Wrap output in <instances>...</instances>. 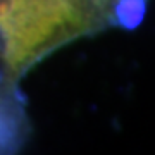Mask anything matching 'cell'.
<instances>
[{"label":"cell","instance_id":"2","mask_svg":"<svg viewBox=\"0 0 155 155\" xmlns=\"http://www.w3.org/2000/svg\"><path fill=\"white\" fill-rule=\"evenodd\" d=\"M28 131V119L17 100L14 81L0 67V153L19 148Z\"/></svg>","mask_w":155,"mask_h":155},{"label":"cell","instance_id":"1","mask_svg":"<svg viewBox=\"0 0 155 155\" xmlns=\"http://www.w3.org/2000/svg\"><path fill=\"white\" fill-rule=\"evenodd\" d=\"M72 22L79 38L116 28V11L122 0H50Z\"/></svg>","mask_w":155,"mask_h":155}]
</instances>
